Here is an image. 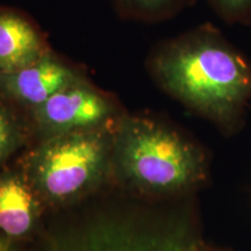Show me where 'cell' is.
I'll return each mask as SVG.
<instances>
[{
	"label": "cell",
	"mask_w": 251,
	"mask_h": 251,
	"mask_svg": "<svg viewBox=\"0 0 251 251\" xmlns=\"http://www.w3.org/2000/svg\"><path fill=\"white\" fill-rule=\"evenodd\" d=\"M147 70L165 93L224 133L242 126L251 101V61L214 25L157 43Z\"/></svg>",
	"instance_id": "6da1fadb"
},
{
	"label": "cell",
	"mask_w": 251,
	"mask_h": 251,
	"mask_svg": "<svg viewBox=\"0 0 251 251\" xmlns=\"http://www.w3.org/2000/svg\"><path fill=\"white\" fill-rule=\"evenodd\" d=\"M112 163L133 186L152 194L180 192L206 176L201 147L170 122L147 115L119 120Z\"/></svg>",
	"instance_id": "7a4b0ae2"
},
{
	"label": "cell",
	"mask_w": 251,
	"mask_h": 251,
	"mask_svg": "<svg viewBox=\"0 0 251 251\" xmlns=\"http://www.w3.org/2000/svg\"><path fill=\"white\" fill-rule=\"evenodd\" d=\"M113 135L103 126L43 139L28 156L25 176L47 201H71L99 183L112 164Z\"/></svg>",
	"instance_id": "3957f363"
},
{
	"label": "cell",
	"mask_w": 251,
	"mask_h": 251,
	"mask_svg": "<svg viewBox=\"0 0 251 251\" xmlns=\"http://www.w3.org/2000/svg\"><path fill=\"white\" fill-rule=\"evenodd\" d=\"M194 242L174 226L103 215L57 234L43 251H191Z\"/></svg>",
	"instance_id": "277c9868"
},
{
	"label": "cell",
	"mask_w": 251,
	"mask_h": 251,
	"mask_svg": "<svg viewBox=\"0 0 251 251\" xmlns=\"http://www.w3.org/2000/svg\"><path fill=\"white\" fill-rule=\"evenodd\" d=\"M114 112L111 100L83 78L30 109V115L43 140L103 127L111 121Z\"/></svg>",
	"instance_id": "5b68a950"
},
{
	"label": "cell",
	"mask_w": 251,
	"mask_h": 251,
	"mask_svg": "<svg viewBox=\"0 0 251 251\" xmlns=\"http://www.w3.org/2000/svg\"><path fill=\"white\" fill-rule=\"evenodd\" d=\"M83 75L51 52L19 70L0 74V93L18 107L33 109Z\"/></svg>",
	"instance_id": "8992f818"
},
{
	"label": "cell",
	"mask_w": 251,
	"mask_h": 251,
	"mask_svg": "<svg viewBox=\"0 0 251 251\" xmlns=\"http://www.w3.org/2000/svg\"><path fill=\"white\" fill-rule=\"evenodd\" d=\"M49 52L39 30L17 12L0 9V74L27 67Z\"/></svg>",
	"instance_id": "52a82bcc"
},
{
	"label": "cell",
	"mask_w": 251,
	"mask_h": 251,
	"mask_svg": "<svg viewBox=\"0 0 251 251\" xmlns=\"http://www.w3.org/2000/svg\"><path fill=\"white\" fill-rule=\"evenodd\" d=\"M37 205L26 176L0 172V233L17 241L36 224Z\"/></svg>",
	"instance_id": "ba28073f"
},
{
	"label": "cell",
	"mask_w": 251,
	"mask_h": 251,
	"mask_svg": "<svg viewBox=\"0 0 251 251\" xmlns=\"http://www.w3.org/2000/svg\"><path fill=\"white\" fill-rule=\"evenodd\" d=\"M121 17L140 23L155 24L179 14L196 0H113Z\"/></svg>",
	"instance_id": "9c48e42d"
},
{
	"label": "cell",
	"mask_w": 251,
	"mask_h": 251,
	"mask_svg": "<svg viewBox=\"0 0 251 251\" xmlns=\"http://www.w3.org/2000/svg\"><path fill=\"white\" fill-rule=\"evenodd\" d=\"M17 108L0 93V169L27 139V127Z\"/></svg>",
	"instance_id": "30bf717a"
},
{
	"label": "cell",
	"mask_w": 251,
	"mask_h": 251,
	"mask_svg": "<svg viewBox=\"0 0 251 251\" xmlns=\"http://www.w3.org/2000/svg\"><path fill=\"white\" fill-rule=\"evenodd\" d=\"M215 14L228 25H251V0H207Z\"/></svg>",
	"instance_id": "8fae6325"
},
{
	"label": "cell",
	"mask_w": 251,
	"mask_h": 251,
	"mask_svg": "<svg viewBox=\"0 0 251 251\" xmlns=\"http://www.w3.org/2000/svg\"><path fill=\"white\" fill-rule=\"evenodd\" d=\"M0 251H18L15 240L0 233Z\"/></svg>",
	"instance_id": "7c38bea8"
},
{
	"label": "cell",
	"mask_w": 251,
	"mask_h": 251,
	"mask_svg": "<svg viewBox=\"0 0 251 251\" xmlns=\"http://www.w3.org/2000/svg\"><path fill=\"white\" fill-rule=\"evenodd\" d=\"M191 251H211V250L203 249V248L200 246L199 243H197V241H196V242H194V244H193V247H192V250H191Z\"/></svg>",
	"instance_id": "4fadbf2b"
}]
</instances>
